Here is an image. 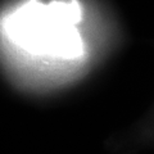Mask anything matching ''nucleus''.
I'll return each mask as SVG.
<instances>
[{
    "label": "nucleus",
    "instance_id": "nucleus-1",
    "mask_svg": "<svg viewBox=\"0 0 154 154\" xmlns=\"http://www.w3.org/2000/svg\"><path fill=\"white\" fill-rule=\"evenodd\" d=\"M81 19L76 0H54L44 5L30 0L7 19L8 36L32 54L73 59L82 54V38L75 27Z\"/></svg>",
    "mask_w": 154,
    "mask_h": 154
}]
</instances>
